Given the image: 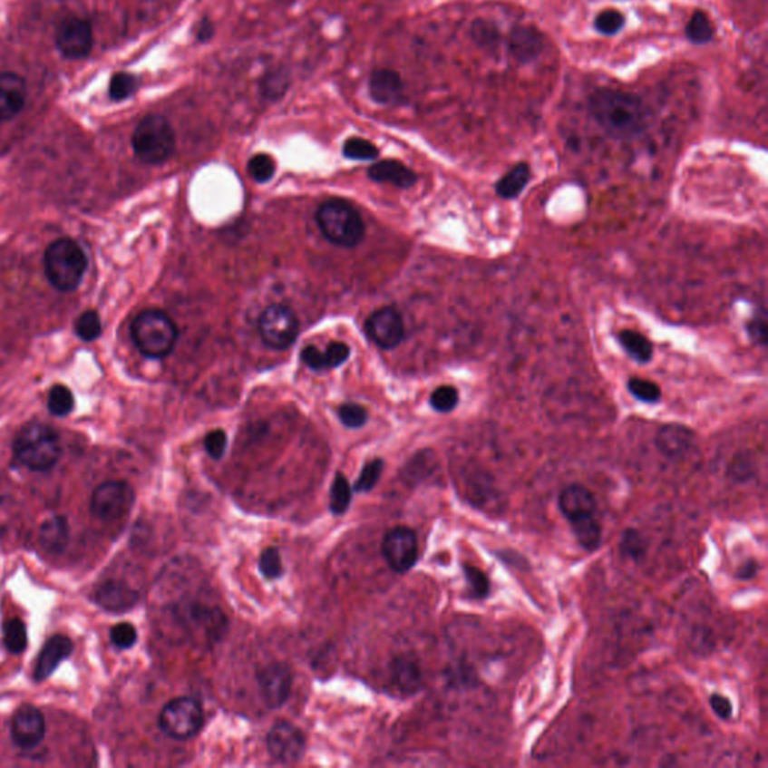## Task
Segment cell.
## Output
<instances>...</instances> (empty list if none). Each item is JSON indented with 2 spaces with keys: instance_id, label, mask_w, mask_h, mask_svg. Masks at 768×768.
Returning a JSON list of instances; mask_svg holds the SVG:
<instances>
[{
  "instance_id": "cell-45",
  "label": "cell",
  "mask_w": 768,
  "mask_h": 768,
  "mask_svg": "<svg viewBox=\"0 0 768 768\" xmlns=\"http://www.w3.org/2000/svg\"><path fill=\"white\" fill-rule=\"evenodd\" d=\"M339 421L343 422L344 426L347 428H361L368 421V413L362 405L356 403H347L343 407L339 408Z\"/></svg>"
},
{
  "instance_id": "cell-24",
  "label": "cell",
  "mask_w": 768,
  "mask_h": 768,
  "mask_svg": "<svg viewBox=\"0 0 768 768\" xmlns=\"http://www.w3.org/2000/svg\"><path fill=\"white\" fill-rule=\"evenodd\" d=\"M368 176L375 182L392 183L403 190L412 188L417 182L416 173L413 170L408 169L403 162L394 161V160H386V161L371 165Z\"/></svg>"
},
{
  "instance_id": "cell-44",
  "label": "cell",
  "mask_w": 768,
  "mask_h": 768,
  "mask_svg": "<svg viewBox=\"0 0 768 768\" xmlns=\"http://www.w3.org/2000/svg\"><path fill=\"white\" fill-rule=\"evenodd\" d=\"M383 465H384V462L382 460L369 461L368 464L365 465L364 470H362L361 476L357 479L355 491L368 492V491L373 490L374 486L377 485L378 479L382 476Z\"/></svg>"
},
{
  "instance_id": "cell-19",
  "label": "cell",
  "mask_w": 768,
  "mask_h": 768,
  "mask_svg": "<svg viewBox=\"0 0 768 768\" xmlns=\"http://www.w3.org/2000/svg\"><path fill=\"white\" fill-rule=\"evenodd\" d=\"M543 50V36L534 27L520 26L513 29L509 38V52L520 65L536 61Z\"/></svg>"
},
{
  "instance_id": "cell-29",
  "label": "cell",
  "mask_w": 768,
  "mask_h": 768,
  "mask_svg": "<svg viewBox=\"0 0 768 768\" xmlns=\"http://www.w3.org/2000/svg\"><path fill=\"white\" fill-rule=\"evenodd\" d=\"M470 35L478 47L490 50V52H495L501 43L499 27L495 26L494 23L490 22V20H483V18L474 20L471 29H470Z\"/></svg>"
},
{
  "instance_id": "cell-51",
  "label": "cell",
  "mask_w": 768,
  "mask_h": 768,
  "mask_svg": "<svg viewBox=\"0 0 768 768\" xmlns=\"http://www.w3.org/2000/svg\"><path fill=\"white\" fill-rule=\"evenodd\" d=\"M302 362H304L308 368L314 369V371H323L325 369V365H323V352H320L317 347H314V345H308V347H305L302 350Z\"/></svg>"
},
{
  "instance_id": "cell-34",
  "label": "cell",
  "mask_w": 768,
  "mask_h": 768,
  "mask_svg": "<svg viewBox=\"0 0 768 768\" xmlns=\"http://www.w3.org/2000/svg\"><path fill=\"white\" fill-rule=\"evenodd\" d=\"M47 407L53 416H68L74 410V395L70 387L63 384L53 386L48 394Z\"/></svg>"
},
{
  "instance_id": "cell-1",
  "label": "cell",
  "mask_w": 768,
  "mask_h": 768,
  "mask_svg": "<svg viewBox=\"0 0 768 768\" xmlns=\"http://www.w3.org/2000/svg\"><path fill=\"white\" fill-rule=\"evenodd\" d=\"M588 110L614 139H634L648 125V112L643 101L627 92L599 89L588 98Z\"/></svg>"
},
{
  "instance_id": "cell-52",
  "label": "cell",
  "mask_w": 768,
  "mask_h": 768,
  "mask_svg": "<svg viewBox=\"0 0 768 768\" xmlns=\"http://www.w3.org/2000/svg\"><path fill=\"white\" fill-rule=\"evenodd\" d=\"M749 334L753 336L756 343L764 344L767 339V325L764 318L756 317L752 325H749Z\"/></svg>"
},
{
  "instance_id": "cell-38",
  "label": "cell",
  "mask_w": 768,
  "mask_h": 768,
  "mask_svg": "<svg viewBox=\"0 0 768 768\" xmlns=\"http://www.w3.org/2000/svg\"><path fill=\"white\" fill-rule=\"evenodd\" d=\"M465 579L469 584L470 599L482 600L490 595V579L481 569L474 566H464Z\"/></svg>"
},
{
  "instance_id": "cell-28",
  "label": "cell",
  "mask_w": 768,
  "mask_h": 768,
  "mask_svg": "<svg viewBox=\"0 0 768 768\" xmlns=\"http://www.w3.org/2000/svg\"><path fill=\"white\" fill-rule=\"evenodd\" d=\"M618 343L625 348L634 361L639 364H648L653 359V344L643 334L635 330H621L618 334Z\"/></svg>"
},
{
  "instance_id": "cell-2",
  "label": "cell",
  "mask_w": 768,
  "mask_h": 768,
  "mask_svg": "<svg viewBox=\"0 0 768 768\" xmlns=\"http://www.w3.org/2000/svg\"><path fill=\"white\" fill-rule=\"evenodd\" d=\"M559 508L572 527L582 549L593 552L602 543V524L598 517L595 495L582 485H569L561 491Z\"/></svg>"
},
{
  "instance_id": "cell-16",
  "label": "cell",
  "mask_w": 768,
  "mask_h": 768,
  "mask_svg": "<svg viewBox=\"0 0 768 768\" xmlns=\"http://www.w3.org/2000/svg\"><path fill=\"white\" fill-rule=\"evenodd\" d=\"M305 737L299 728L288 722H278L267 734V751L274 760L290 764L299 761L305 752Z\"/></svg>"
},
{
  "instance_id": "cell-54",
  "label": "cell",
  "mask_w": 768,
  "mask_h": 768,
  "mask_svg": "<svg viewBox=\"0 0 768 768\" xmlns=\"http://www.w3.org/2000/svg\"><path fill=\"white\" fill-rule=\"evenodd\" d=\"M758 563L755 561H752L749 565H744L742 568V570L737 573L738 578H742V579H749V578L755 577L756 569H758Z\"/></svg>"
},
{
  "instance_id": "cell-30",
  "label": "cell",
  "mask_w": 768,
  "mask_h": 768,
  "mask_svg": "<svg viewBox=\"0 0 768 768\" xmlns=\"http://www.w3.org/2000/svg\"><path fill=\"white\" fill-rule=\"evenodd\" d=\"M290 74L288 71H270L260 83V93L263 98L269 101H278L284 98L288 87H290Z\"/></svg>"
},
{
  "instance_id": "cell-35",
  "label": "cell",
  "mask_w": 768,
  "mask_h": 768,
  "mask_svg": "<svg viewBox=\"0 0 768 768\" xmlns=\"http://www.w3.org/2000/svg\"><path fill=\"white\" fill-rule=\"evenodd\" d=\"M74 330L75 335L84 343H92L100 338L102 334L100 314L93 309L80 314V317L75 320Z\"/></svg>"
},
{
  "instance_id": "cell-14",
  "label": "cell",
  "mask_w": 768,
  "mask_h": 768,
  "mask_svg": "<svg viewBox=\"0 0 768 768\" xmlns=\"http://www.w3.org/2000/svg\"><path fill=\"white\" fill-rule=\"evenodd\" d=\"M56 44L59 52L68 59L86 57L93 45L91 24L82 18H66L57 29Z\"/></svg>"
},
{
  "instance_id": "cell-4",
  "label": "cell",
  "mask_w": 768,
  "mask_h": 768,
  "mask_svg": "<svg viewBox=\"0 0 768 768\" xmlns=\"http://www.w3.org/2000/svg\"><path fill=\"white\" fill-rule=\"evenodd\" d=\"M131 336L143 356L162 359L178 343V326L160 309H146L131 325Z\"/></svg>"
},
{
  "instance_id": "cell-46",
  "label": "cell",
  "mask_w": 768,
  "mask_h": 768,
  "mask_svg": "<svg viewBox=\"0 0 768 768\" xmlns=\"http://www.w3.org/2000/svg\"><path fill=\"white\" fill-rule=\"evenodd\" d=\"M110 639L119 650H128L137 643V630L131 623H119L110 630Z\"/></svg>"
},
{
  "instance_id": "cell-49",
  "label": "cell",
  "mask_w": 768,
  "mask_h": 768,
  "mask_svg": "<svg viewBox=\"0 0 768 768\" xmlns=\"http://www.w3.org/2000/svg\"><path fill=\"white\" fill-rule=\"evenodd\" d=\"M204 449L213 460H221L227 449V434L222 430L209 433L204 439Z\"/></svg>"
},
{
  "instance_id": "cell-15",
  "label": "cell",
  "mask_w": 768,
  "mask_h": 768,
  "mask_svg": "<svg viewBox=\"0 0 768 768\" xmlns=\"http://www.w3.org/2000/svg\"><path fill=\"white\" fill-rule=\"evenodd\" d=\"M257 682L267 707L279 708L290 698L293 674L286 664L267 665L257 674Z\"/></svg>"
},
{
  "instance_id": "cell-40",
  "label": "cell",
  "mask_w": 768,
  "mask_h": 768,
  "mask_svg": "<svg viewBox=\"0 0 768 768\" xmlns=\"http://www.w3.org/2000/svg\"><path fill=\"white\" fill-rule=\"evenodd\" d=\"M137 89H139V83L134 75L119 73L113 75V79L110 82V98L113 101H125L134 95Z\"/></svg>"
},
{
  "instance_id": "cell-53",
  "label": "cell",
  "mask_w": 768,
  "mask_h": 768,
  "mask_svg": "<svg viewBox=\"0 0 768 768\" xmlns=\"http://www.w3.org/2000/svg\"><path fill=\"white\" fill-rule=\"evenodd\" d=\"M213 35H215V26L210 20L204 18L197 24L196 38L199 43H208L212 40Z\"/></svg>"
},
{
  "instance_id": "cell-43",
  "label": "cell",
  "mask_w": 768,
  "mask_h": 768,
  "mask_svg": "<svg viewBox=\"0 0 768 768\" xmlns=\"http://www.w3.org/2000/svg\"><path fill=\"white\" fill-rule=\"evenodd\" d=\"M258 568L266 579H278L284 573L278 548H266L265 551L261 552Z\"/></svg>"
},
{
  "instance_id": "cell-42",
  "label": "cell",
  "mask_w": 768,
  "mask_h": 768,
  "mask_svg": "<svg viewBox=\"0 0 768 768\" xmlns=\"http://www.w3.org/2000/svg\"><path fill=\"white\" fill-rule=\"evenodd\" d=\"M458 401H460V394L455 387L440 386L433 392L430 403L435 412L451 413L452 410H455Z\"/></svg>"
},
{
  "instance_id": "cell-8",
  "label": "cell",
  "mask_w": 768,
  "mask_h": 768,
  "mask_svg": "<svg viewBox=\"0 0 768 768\" xmlns=\"http://www.w3.org/2000/svg\"><path fill=\"white\" fill-rule=\"evenodd\" d=\"M203 708L196 699L183 698L170 701L160 715L162 733L174 740H188L203 728Z\"/></svg>"
},
{
  "instance_id": "cell-13",
  "label": "cell",
  "mask_w": 768,
  "mask_h": 768,
  "mask_svg": "<svg viewBox=\"0 0 768 768\" xmlns=\"http://www.w3.org/2000/svg\"><path fill=\"white\" fill-rule=\"evenodd\" d=\"M45 717L40 708L23 705L14 713L11 722V737L20 749L31 751L40 746L45 738Z\"/></svg>"
},
{
  "instance_id": "cell-27",
  "label": "cell",
  "mask_w": 768,
  "mask_h": 768,
  "mask_svg": "<svg viewBox=\"0 0 768 768\" xmlns=\"http://www.w3.org/2000/svg\"><path fill=\"white\" fill-rule=\"evenodd\" d=\"M530 178H531L530 165L526 162H520L510 171L504 174L503 178L500 179L495 185V192L504 200L517 199L524 191Z\"/></svg>"
},
{
  "instance_id": "cell-11",
  "label": "cell",
  "mask_w": 768,
  "mask_h": 768,
  "mask_svg": "<svg viewBox=\"0 0 768 768\" xmlns=\"http://www.w3.org/2000/svg\"><path fill=\"white\" fill-rule=\"evenodd\" d=\"M383 556L395 572L405 573L417 563V539L413 530L395 527L383 539Z\"/></svg>"
},
{
  "instance_id": "cell-37",
  "label": "cell",
  "mask_w": 768,
  "mask_h": 768,
  "mask_svg": "<svg viewBox=\"0 0 768 768\" xmlns=\"http://www.w3.org/2000/svg\"><path fill=\"white\" fill-rule=\"evenodd\" d=\"M277 171V164L274 158L267 153H258L248 162V173L251 174V178L258 183L269 182L270 179L274 178Z\"/></svg>"
},
{
  "instance_id": "cell-33",
  "label": "cell",
  "mask_w": 768,
  "mask_h": 768,
  "mask_svg": "<svg viewBox=\"0 0 768 768\" xmlns=\"http://www.w3.org/2000/svg\"><path fill=\"white\" fill-rule=\"evenodd\" d=\"M4 644L9 653L20 655L27 647L26 626L20 618H11L5 621Z\"/></svg>"
},
{
  "instance_id": "cell-3",
  "label": "cell",
  "mask_w": 768,
  "mask_h": 768,
  "mask_svg": "<svg viewBox=\"0 0 768 768\" xmlns=\"http://www.w3.org/2000/svg\"><path fill=\"white\" fill-rule=\"evenodd\" d=\"M14 456L32 471H48L62 455L61 437L52 426L34 422L22 428L13 444Z\"/></svg>"
},
{
  "instance_id": "cell-25",
  "label": "cell",
  "mask_w": 768,
  "mask_h": 768,
  "mask_svg": "<svg viewBox=\"0 0 768 768\" xmlns=\"http://www.w3.org/2000/svg\"><path fill=\"white\" fill-rule=\"evenodd\" d=\"M70 539V527L63 517L47 518L40 527V543L48 552H61L65 549Z\"/></svg>"
},
{
  "instance_id": "cell-50",
  "label": "cell",
  "mask_w": 768,
  "mask_h": 768,
  "mask_svg": "<svg viewBox=\"0 0 768 768\" xmlns=\"http://www.w3.org/2000/svg\"><path fill=\"white\" fill-rule=\"evenodd\" d=\"M710 705H712L713 712L716 713V716L721 717L722 721H729L733 716L731 701L725 698L724 695L713 694L710 696Z\"/></svg>"
},
{
  "instance_id": "cell-9",
  "label": "cell",
  "mask_w": 768,
  "mask_h": 768,
  "mask_svg": "<svg viewBox=\"0 0 768 768\" xmlns=\"http://www.w3.org/2000/svg\"><path fill=\"white\" fill-rule=\"evenodd\" d=\"M258 332L266 345L274 350H286L297 339L299 318L286 305H270L261 314Z\"/></svg>"
},
{
  "instance_id": "cell-17",
  "label": "cell",
  "mask_w": 768,
  "mask_h": 768,
  "mask_svg": "<svg viewBox=\"0 0 768 768\" xmlns=\"http://www.w3.org/2000/svg\"><path fill=\"white\" fill-rule=\"evenodd\" d=\"M180 618L191 630L192 635H200L204 638L218 639L227 626L226 617L215 608L203 604H191L183 608Z\"/></svg>"
},
{
  "instance_id": "cell-20",
  "label": "cell",
  "mask_w": 768,
  "mask_h": 768,
  "mask_svg": "<svg viewBox=\"0 0 768 768\" xmlns=\"http://www.w3.org/2000/svg\"><path fill=\"white\" fill-rule=\"evenodd\" d=\"M73 653V644L70 638L63 635H54L48 639L38 659H36L35 680L44 682L56 671L57 666Z\"/></svg>"
},
{
  "instance_id": "cell-31",
  "label": "cell",
  "mask_w": 768,
  "mask_h": 768,
  "mask_svg": "<svg viewBox=\"0 0 768 768\" xmlns=\"http://www.w3.org/2000/svg\"><path fill=\"white\" fill-rule=\"evenodd\" d=\"M352 486L348 483L347 478L344 474H336L330 488V510L335 515H343L347 512L352 503Z\"/></svg>"
},
{
  "instance_id": "cell-39",
  "label": "cell",
  "mask_w": 768,
  "mask_h": 768,
  "mask_svg": "<svg viewBox=\"0 0 768 768\" xmlns=\"http://www.w3.org/2000/svg\"><path fill=\"white\" fill-rule=\"evenodd\" d=\"M627 389H629L630 394L637 400L648 403V404H655V403H657L662 398L660 387L655 382H650V380H646V378H630L629 382H627Z\"/></svg>"
},
{
  "instance_id": "cell-6",
  "label": "cell",
  "mask_w": 768,
  "mask_h": 768,
  "mask_svg": "<svg viewBox=\"0 0 768 768\" xmlns=\"http://www.w3.org/2000/svg\"><path fill=\"white\" fill-rule=\"evenodd\" d=\"M317 224L323 236L336 247L355 248L364 240L361 213L344 200H329L317 210Z\"/></svg>"
},
{
  "instance_id": "cell-5",
  "label": "cell",
  "mask_w": 768,
  "mask_h": 768,
  "mask_svg": "<svg viewBox=\"0 0 768 768\" xmlns=\"http://www.w3.org/2000/svg\"><path fill=\"white\" fill-rule=\"evenodd\" d=\"M86 254L75 240L57 239L48 245L44 254L45 275L56 290L74 291L82 284L86 274Z\"/></svg>"
},
{
  "instance_id": "cell-26",
  "label": "cell",
  "mask_w": 768,
  "mask_h": 768,
  "mask_svg": "<svg viewBox=\"0 0 768 768\" xmlns=\"http://www.w3.org/2000/svg\"><path fill=\"white\" fill-rule=\"evenodd\" d=\"M392 678L395 686L405 695L416 694L421 689L423 678L419 665L408 657H398L392 665Z\"/></svg>"
},
{
  "instance_id": "cell-22",
  "label": "cell",
  "mask_w": 768,
  "mask_h": 768,
  "mask_svg": "<svg viewBox=\"0 0 768 768\" xmlns=\"http://www.w3.org/2000/svg\"><path fill=\"white\" fill-rule=\"evenodd\" d=\"M659 451L668 458H682L695 446V435L686 426L665 425L656 437Z\"/></svg>"
},
{
  "instance_id": "cell-12",
  "label": "cell",
  "mask_w": 768,
  "mask_h": 768,
  "mask_svg": "<svg viewBox=\"0 0 768 768\" xmlns=\"http://www.w3.org/2000/svg\"><path fill=\"white\" fill-rule=\"evenodd\" d=\"M365 330L378 347L392 350L398 347L404 339V320L395 308L384 306L369 316L365 323Z\"/></svg>"
},
{
  "instance_id": "cell-48",
  "label": "cell",
  "mask_w": 768,
  "mask_h": 768,
  "mask_svg": "<svg viewBox=\"0 0 768 768\" xmlns=\"http://www.w3.org/2000/svg\"><path fill=\"white\" fill-rule=\"evenodd\" d=\"M621 551L625 554L626 557H630V559H634V560H638L639 557H643L646 554V542H644V539L641 538V534L638 531H635V530H627L625 534H623V540H621Z\"/></svg>"
},
{
  "instance_id": "cell-7",
  "label": "cell",
  "mask_w": 768,
  "mask_h": 768,
  "mask_svg": "<svg viewBox=\"0 0 768 768\" xmlns=\"http://www.w3.org/2000/svg\"><path fill=\"white\" fill-rule=\"evenodd\" d=\"M132 149L135 157L144 164H164L169 161L176 149L173 126L160 114L146 116L135 128Z\"/></svg>"
},
{
  "instance_id": "cell-23",
  "label": "cell",
  "mask_w": 768,
  "mask_h": 768,
  "mask_svg": "<svg viewBox=\"0 0 768 768\" xmlns=\"http://www.w3.org/2000/svg\"><path fill=\"white\" fill-rule=\"evenodd\" d=\"M137 599L139 595L121 581H107L96 591V602L109 611H126L134 607Z\"/></svg>"
},
{
  "instance_id": "cell-36",
  "label": "cell",
  "mask_w": 768,
  "mask_h": 768,
  "mask_svg": "<svg viewBox=\"0 0 768 768\" xmlns=\"http://www.w3.org/2000/svg\"><path fill=\"white\" fill-rule=\"evenodd\" d=\"M343 153L344 157L355 161H373L380 152L368 140L353 137L344 143Z\"/></svg>"
},
{
  "instance_id": "cell-32",
  "label": "cell",
  "mask_w": 768,
  "mask_h": 768,
  "mask_svg": "<svg viewBox=\"0 0 768 768\" xmlns=\"http://www.w3.org/2000/svg\"><path fill=\"white\" fill-rule=\"evenodd\" d=\"M713 35H715V26H713L712 20L704 11H696L687 23V40L690 43L701 45V44L710 43L713 40Z\"/></svg>"
},
{
  "instance_id": "cell-41",
  "label": "cell",
  "mask_w": 768,
  "mask_h": 768,
  "mask_svg": "<svg viewBox=\"0 0 768 768\" xmlns=\"http://www.w3.org/2000/svg\"><path fill=\"white\" fill-rule=\"evenodd\" d=\"M623 26H625V17L617 9H605L595 20L596 31L600 32L602 35H616L623 29Z\"/></svg>"
},
{
  "instance_id": "cell-10",
  "label": "cell",
  "mask_w": 768,
  "mask_h": 768,
  "mask_svg": "<svg viewBox=\"0 0 768 768\" xmlns=\"http://www.w3.org/2000/svg\"><path fill=\"white\" fill-rule=\"evenodd\" d=\"M135 492L130 483L110 481L101 483L92 495L91 510L102 521H118L134 506Z\"/></svg>"
},
{
  "instance_id": "cell-21",
  "label": "cell",
  "mask_w": 768,
  "mask_h": 768,
  "mask_svg": "<svg viewBox=\"0 0 768 768\" xmlns=\"http://www.w3.org/2000/svg\"><path fill=\"white\" fill-rule=\"evenodd\" d=\"M403 79L394 70L374 71L368 82L369 96L377 104L391 105L401 101L403 96Z\"/></svg>"
},
{
  "instance_id": "cell-18",
  "label": "cell",
  "mask_w": 768,
  "mask_h": 768,
  "mask_svg": "<svg viewBox=\"0 0 768 768\" xmlns=\"http://www.w3.org/2000/svg\"><path fill=\"white\" fill-rule=\"evenodd\" d=\"M27 87L20 75L0 74V122L15 118L26 104Z\"/></svg>"
},
{
  "instance_id": "cell-47",
  "label": "cell",
  "mask_w": 768,
  "mask_h": 768,
  "mask_svg": "<svg viewBox=\"0 0 768 768\" xmlns=\"http://www.w3.org/2000/svg\"><path fill=\"white\" fill-rule=\"evenodd\" d=\"M350 357V347L345 343H332L323 352L325 369L338 368Z\"/></svg>"
}]
</instances>
